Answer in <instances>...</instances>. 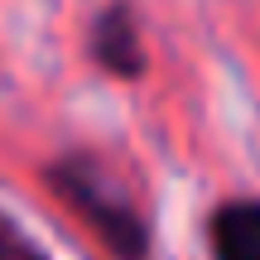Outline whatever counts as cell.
I'll return each instance as SVG.
<instances>
[{
  "label": "cell",
  "mask_w": 260,
  "mask_h": 260,
  "mask_svg": "<svg viewBox=\"0 0 260 260\" xmlns=\"http://www.w3.org/2000/svg\"><path fill=\"white\" fill-rule=\"evenodd\" d=\"M44 193L106 251V260H154V222L135 183L96 149H58L39 169Z\"/></svg>",
  "instance_id": "1"
},
{
  "label": "cell",
  "mask_w": 260,
  "mask_h": 260,
  "mask_svg": "<svg viewBox=\"0 0 260 260\" xmlns=\"http://www.w3.org/2000/svg\"><path fill=\"white\" fill-rule=\"evenodd\" d=\"M87 58L111 82H140L149 73V34L135 0H106L87 24Z\"/></svg>",
  "instance_id": "2"
},
{
  "label": "cell",
  "mask_w": 260,
  "mask_h": 260,
  "mask_svg": "<svg viewBox=\"0 0 260 260\" xmlns=\"http://www.w3.org/2000/svg\"><path fill=\"white\" fill-rule=\"evenodd\" d=\"M207 255L260 260V193H232L207 212Z\"/></svg>",
  "instance_id": "3"
},
{
  "label": "cell",
  "mask_w": 260,
  "mask_h": 260,
  "mask_svg": "<svg viewBox=\"0 0 260 260\" xmlns=\"http://www.w3.org/2000/svg\"><path fill=\"white\" fill-rule=\"evenodd\" d=\"M0 260H53V255L44 251V241H39L15 212L0 207Z\"/></svg>",
  "instance_id": "4"
}]
</instances>
